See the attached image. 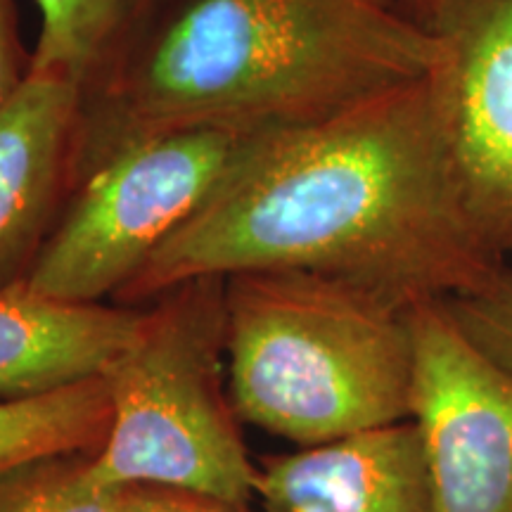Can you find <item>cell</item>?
Here are the masks:
<instances>
[{
	"mask_svg": "<svg viewBox=\"0 0 512 512\" xmlns=\"http://www.w3.org/2000/svg\"><path fill=\"white\" fill-rule=\"evenodd\" d=\"M505 266L465 207L427 74L273 131L114 304L145 306L197 278L287 271L413 306L475 292Z\"/></svg>",
	"mask_w": 512,
	"mask_h": 512,
	"instance_id": "cell-1",
	"label": "cell"
},
{
	"mask_svg": "<svg viewBox=\"0 0 512 512\" xmlns=\"http://www.w3.org/2000/svg\"><path fill=\"white\" fill-rule=\"evenodd\" d=\"M439 38L375 0H162L86 91L74 185L183 126H304L422 79Z\"/></svg>",
	"mask_w": 512,
	"mask_h": 512,
	"instance_id": "cell-2",
	"label": "cell"
},
{
	"mask_svg": "<svg viewBox=\"0 0 512 512\" xmlns=\"http://www.w3.org/2000/svg\"><path fill=\"white\" fill-rule=\"evenodd\" d=\"M226 370L240 420L299 448L411 418L408 306L309 273L226 278Z\"/></svg>",
	"mask_w": 512,
	"mask_h": 512,
	"instance_id": "cell-3",
	"label": "cell"
},
{
	"mask_svg": "<svg viewBox=\"0 0 512 512\" xmlns=\"http://www.w3.org/2000/svg\"><path fill=\"white\" fill-rule=\"evenodd\" d=\"M226 278H197L143 306L131 342L102 370L110 425L88 453L93 482L162 486L247 508L259 465L223 394Z\"/></svg>",
	"mask_w": 512,
	"mask_h": 512,
	"instance_id": "cell-4",
	"label": "cell"
},
{
	"mask_svg": "<svg viewBox=\"0 0 512 512\" xmlns=\"http://www.w3.org/2000/svg\"><path fill=\"white\" fill-rule=\"evenodd\" d=\"M271 133L183 126L117 147L74 185L24 285L67 304L117 302Z\"/></svg>",
	"mask_w": 512,
	"mask_h": 512,
	"instance_id": "cell-5",
	"label": "cell"
},
{
	"mask_svg": "<svg viewBox=\"0 0 512 512\" xmlns=\"http://www.w3.org/2000/svg\"><path fill=\"white\" fill-rule=\"evenodd\" d=\"M411 420L434 512H512V373L465 335L446 299L408 306Z\"/></svg>",
	"mask_w": 512,
	"mask_h": 512,
	"instance_id": "cell-6",
	"label": "cell"
},
{
	"mask_svg": "<svg viewBox=\"0 0 512 512\" xmlns=\"http://www.w3.org/2000/svg\"><path fill=\"white\" fill-rule=\"evenodd\" d=\"M430 72L465 207L486 245L512 254V0H446Z\"/></svg>",
	"mask_w": 512,
	"mask_h": 512,
	"instance_id": "cell-7",
	"label": "cell"
},
{
	"mask_svg": "<svg viewBox=\"0 0 512 512\" xmlns=\"http://www.w3.org/2000/svg\"><path fill=\"white\" fill-rule=\"evenodd\" d=\"M86 91L29 72L0 105V290L24 283L74 190Z\"/></svg>",
	"mask_w": 512,
	"mask_h": 512,
	"instance_id": "cell-8",
	"label": "cell"
},
{
	"mask_svg": "<svg viewBox=\"0 0 512 512\" xmlns=\"http://www.w3.org/2000/svg\"><path fill=\"white\" fill-rule=\"evenodd\" d=\"M256 496L264 512H434L411 420L268 458Z\"/></svg>",
	"mask_w": 512,
	"mask_h": 512,
	"instance_id": "cell-9",
	"label": "cell"
},
{
	"mask_svg": "<svg viewBox=\"0 0 512 512\" xmlns=\"http://www.w3.org/2000/svg\"><path fill=\"white\" fill-rule=\"evenodd\" d=\"M143 306L67 304L19 283L0 290V399L102 375L136 335Z\"/></svg>",
	"mask_w": 512,
	"mask_h": 512,
	"instance_id": "cell-10",
	"label": "cell"
},
{
	"mask_svg": "<svg viewBox=\"0 0 512 512\" xmlns=\"http://www.w3.org/2000/svg\"><path fill=\"white\" fill-rule=\"evenodd\" d=\"M110 425L102 375L43 394L0 399V482L43 460L98 451Z\"/></svg>",
	"mask_w": 512,
	"mask_h": 512,
	"instance_id": "cell-11",
	"label": "cell"
},
{
	"mask_svg": "<svg viewBox=\"0 0 512 512\" xmlns=\"http://www.w3.org/2000/svg\"><path fill=\"white\" fill-rule=\"evenodd\" d=\"M41 29L31 72L93 86L162 0H34Z\"/></svg>",
	"mask_w": 512,
	"mask_h": 512,
	"instance_id": "cell-12",
	"label": "cell"
},
{
	"mask_svg": "<svg viewBox=\"0 0 512 512\" xmlns=\"http://www.w3.org/2000/svg\"><path fill=\"white\" fill-rule=\"evenodd\" d=\"M86 460H43L3 479L0 512H131V489L93 482Z\"/></svg>",
	"mask_w": 512,
	"mask_h": 512,
	"instance_id": "cell-13",
	"label": "cell"
},
{
	"mask_svg": "<svg viewBox=\"0 0 512 512\" xmlns=\"http://www.w3.org/2000/svg\"><path fill=\"white\" fill-rule=\"evenodd\" d=\"M446 304L465 335L512 373V268L505 266L484 287Z\"/></svg>",
	"mask_w": 512,
	"mask_h": 512,
	"instance_id": "cell-14",
	"label": "cell"
},
{
	"mask_svg": "<svg viewBox=\"0 0 512 512\" xmlns=\"http://www.w3.org/2000/svg\"><path fill=\"white\" fill-rule=\"evenodd\" d=\"M31 72V55L19 36L15 0H0V105Z\"/></svg>",
	"mask_w": 512,
	"mask_h": 512,
	"instance_id": "cell-15",
	"label": "cell"
},
{
	"mask_svg": "<svg viewBox=\"0 0 512 512\" xmlns=\"http://www.w3.org/2000/svg\"><path fill=\"white\" fill-rule=\"evenodd\" d=\"M131 512H247L216 498L190 494V491L138 486L131 489Z\"/></svg>",
	"mask_w": 512,
	"mask_h": 512,
	"instance_id": "cell-16",
	"label": "cell"
},
{
	"mask_svg": "<svg viewBox=\"0 0 512 512\" xmlns=\"http://www.w3.org/2000/svg\"><path fill=\"white\" fill-rule=\"evenodd\" d=\"M444 3L446 0H396L403 15L415 19L425 29H432L434 19H437L439 10L444 8Z\"/></svg>",
	"mask_w": 512,
	"mask_h": 512,
	"instance_id": "cell-17",
	"label": "cell"
},
{
	"mask_svg": "<svg viewBox=\"0 0 512 512\" xmlns=\"http://www.w3.org/2000/svg\"><path fill=\"white\" fill-rule=\"evenodd\" d=\"M375 3H382V5H389V8H396V10H399V5H396V0H375Z\"/></svg>",
	"mask_w": 512,
	"mask_h": 512,
	"instance_id": "cell-18",
	"label": "cell"
}]
</instances>
